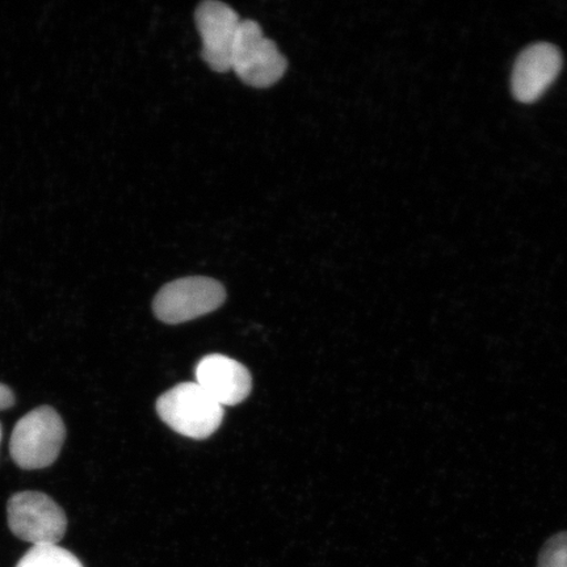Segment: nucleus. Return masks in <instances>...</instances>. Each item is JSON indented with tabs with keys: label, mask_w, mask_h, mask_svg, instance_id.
Instances as JSON below:
<instances>
[{
	"label": "nucleus",
	"mask_w": 567,
	"mask_h": 567,
	"mask_svg": "<svg viewBox=\"0 0 567 567\" xmlns=\"http://www.w3.org/2000/svg\"><path fill=\"white\" fill-rule=\"evenodd\" d=\"M226 290L221 282L190 276L166 284L153 302L154 315L159 321L176 324L193 321L223 307Z\"/></svg>",
	"instance_id": "obj_4"
},
{
	"label": "nucleus",
	"mask_w": 567,
	"mask_h": 567,
	"mask_svg": "<svg viewBox=\"0 0 567 567\" xmlns=\"http://www.w3.org/2000/svg\"><path fill=\"white\" fill-rule=\"evenodd\" d=\"M2 437H3V430H2V424H0V444H2Z\"/></svg>",
	"instance_id": "obj_12"
},
{
	"label": "nucleus",
	"mask_w": 567,
	"mask_h": 567,
	"mask_svg": "<svg viewBox=\"0 0 567 567\" xmlns=\"http://www.w3.org/2000/svg\"><path fill=\"white\" fill-rule=\"evenodd\" d=\"M161 420L177 434L207 439L215 434L224 420V408L196 382H184L159 396Z\"/></svg>",
	"instance_id": "obj_2"
},
{
	"label": "nucleus",
	"mask_w": 567,
	"mask_h": 567,
	"mask_svg": "<svg viewBox=\"0 0 567 567\" xmlns=\"http://www.w3.org/2000/svg\"><path fill=\"white\" fill-rule=\"evenodd\" d=\"M16 405V394L10 386L0 382V411L7 410Z\"/></svg>",
	"instance_id": "obj_11"
},
{
	"label": "nucleus",
	"mask_w": 567,
	"mask_h": 567,
	"mask_svg": "<svg viewBox=\"0 0 567 567\" xmlns=\"http://www.w3.org/2000/svg\"><path fill=\"white\" fill-rule=\"evenodd\" d=\"M288 62L272 40L255 20L240 21L231 53V70L240 81L254 89H268L278 83Z\"/></svg>",
	"instance_id": "obj_3"
},
{
	"label": "nucleus",
	"mask_w": 567,
	"mask_h": 567,
	"mask_svg": "<svg viewBox=\"0 0 567 567\" xmlns=\"http://www.w3.org/2000/svg\"><path fill=\"white\" fill-rule=\"evenodd\" d=\"M9 527L20 540L33 545H56L68 529L65 512L51 496L40 492H21L7 505Z\"/></svg>",
	"instance_id": "obj_5"
},
{
	"label": "nucleus",
	"mask_w": 567,
	"mask_h": 567,
	"mask_svg": "<svg viewBox=\"0 0 567 567\" xmlns=\"http://www.w3.org/2000/svg\"><path fill=\"white\" fill-rule=\"evenodd\" d=\"M195 20L203 40V60L216 73H228L231 70L234 41L243 20L230 6L216 0H207L198 6Z\"/></svg>",
	"instance_id": "obj_6"
},
{
	"label": "nucleus",
	"mask_w": 567,
	"mask_h": 567,
	"mask_svg": "<svg viewBox=\"0 0 567 567\" xmlns=\"http://www.w3.org/2000/svg\"><path fill=\"white\" fill-rule=\"evenodd\" d=\"M563 69V54L548 42L530 45L515 62L512 90L516 101L534 103L538 101Z\"/></svg>",
	"instance_id": "obj_7"
},
{
	"label": "nucleus",
	"mask_w": 567,
	"mask_h": 567,
	"mask_svg": "<svg viewBox=\"0 0 567 567\" xmlns=\"http://www.w3.org/2000/svg\"><path fill=\"white\" fill-rule=\"evenodd\" d=\"M16 567H84L80 558L59 545H34Z\"/></svg>",
	"instance_id": "obj_9"
},
{
	"label": "nucleus",
	"mask_w": 567,
	"mask_h": 567,
	"mask_svg": "<svg viewBox=\"0 0 567 567\" xmlns=\"http://www.w3.org/2000/svg\"><path fill=\"white\" fill-rule=\"evenodd\" d=\"M537 567H567V530L559 532L544 544Z\"/></svg>",
	"instance_id": "obj_10"
},
{
	"label": "nucleus",
	"mask_w": 567,
	"mask_h": 567,
	"mask_svg": "<svg viewBox=\"0 0 567 567\" xmlns=\"http://www.w3.org/2000/svg\"><path fill=\"white\" fill-rule=\"evenodd\" d=\"M196 384L224 406H236L251 393L247 368L224 354H209L196 368Z\"/></svg>",
	"instance_id": "obj_8"
},
{
	"label": "nucleus",
	"mask_w": 567,
	"mask_h": 567,
	"mask_svg": "<svg viewBox=\"0 0 567 567\" xmlns=\"http://www.w3.org/2000/svg\"><path fill=\"white\" fill-rule=\"evenodd\" d=\"M66 427L51 406H40L21 417L12 431L10 452L24 471L45 470L59 458Z\"/></svg>",
	"instance_id": "obj_1"
}]
</instances>
